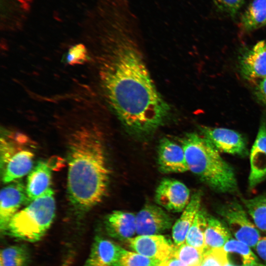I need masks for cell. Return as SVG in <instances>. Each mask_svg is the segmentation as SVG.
I'll use <instances>...</instances> for the list:
<instances>
[{
  "mask_svg": "<svg viewBox=\"0 0 266 266\" xmlns=\"http://www.w3.org/2000/svg\"><path fill=\"white\" fill-rule=\"evenodd\" d=\"M249 187L253 189L266 177V120L260 123L256 138L250 154Z\"/></svg>",
  "mask_w": 266,
  "mask_h": 266,
  "instance_id": "5bb4252c",
  "label": "cell"
},
{
  "mask_svg": "<svg viewBox=\"0 0 266 266\" xmlns=\"http://www.w3.org/2000/svg\"><path fill=\"white\" fill-rule=\"evenodd\" d=\"M255 93L258 99L266 105V77L258 81Z\"/></svg>",
  "mask_w": 266,
  "mask_h": 266,
  "instance_id": "4dcf8cb0",
  "label": "cell"
},
{
  "mask_svg": "<svg viewBox=\"0 0 266 266\" xmlns=\"http://www.w3.org/2000/svg\"><path fill=\"white\" fill-rule=\"evenodd\" d=\"M34 144L23 133L4 131L0 140L2 181L9 183L29 174L33 167Z\"/></svg>",
  "mask_w": 266,
  "mask_h": 266,
  "instance_id": "5b68a950",
  "label": "cell"
},
{
  "mask_svg": "<svg viewBox=\"0 0 266 266\" xmlns=\"http://www.w3.org/2000/svg\"><path fill=\"white\" fill-rule=\"evenodd\" d=\"M0 19L4 28L15 29L27 18L32 0H0Z\"/></svg>",
  "mask_w": 266,
  "mask_h": 266,
  "instance_id": "d6986e66",
  "label": "cell"
},
{
  "mask_svg": "<svg viewBox=\"0 0 266 266\" xmlns=\"http://www.w3.org/2000/svg\"><path fill=\"white\" fill-rule=\"evenodd\" d=\"M158 266H187L180 260L171 257L166 260L161 262Z\"/></svg>",
  "mask_w": 266,
  "mask_h": 266,
  "instance_id": "d6a6232c",
  "label": "cell"
},
{
  "mask_svg": "<svg viewBox=\"0 0 266 266\" xmlns=\"http://www.w3.org/2000/svg\"><path fill=\"white\" fill-rule=\"evenodd\" d=\"M239 69L246 80L255 82L266 77V40L258 42L239 59Z\"/></svg>",
  "mask_w": 266,
  "mask_h": 266,
  "instance_id": "4fadbf2b",
  "label": "cell"
},
{
  "mask_svg": "<svg viewBox=\"0 0 266 266\" xmlns=\"http://www.w3.org/2000/svg\"><path fill=\"white\" fill-rule=\"evenodd\" d=\"M67 193L71 204L86 212L101 201L110 171L102 135L95 127L81 126L69 138Z\"/></svg>",
  "mask_w": 266,
  "mask_h": 266,
  "instance_id": "7a4b0ae2",
  "label": "cell"
},
{
  "mask_svg": "<svg viewBox=\"0 0 266 266\" xmlns=\"http://www.w3.org/2000/svg\"><path fill=\"white\" fill-rule=\"evenodd\" d=\"M135 252L160 262L172 257L175 245L161 235H139L127 240Z\"/></svg>",
  "mask_w": 266,
  "mask_h": 266,
  "instance_id": "30bf717a",
  "label": "cell"
},
{
  "mask_svg": "<svg viewBox=\"0 0 266 266\" xmlns=\"http://www.w3.org/2000/svg\"><path fill=\"white\" fill-rule=\"evenodd\" d=\"M180 141L189 170L217 192L237 191V183L233 168L207 139L191 133H187Z\"/></svg>",
  "mask_w": 266,
  "mask_h": 266,
  "instance_id": "3957f363",
  "label": "cell"
},
{
  "mask_svg": "<svg viewBox=\"0 0 266 266\" xmlns=\"http://www.w3.org/2000/svg\"><path fill=\"white\" fill-rule=\"evenodd\" d=\"M125 249L113 241L96 236L84 266H114Z\"/></svg>",
  "mask_w": 266,
  "mask_h": 266,
  "instance_id": "9a60e30c",
  "label": "cell"
},
{
  "mask_svg": "<svg viewBox=\"0 0 266 266\" xmlns=\"http://www.w3.org/2000/svg\"><path fill=\"white\" fill-rule=\"evenodd\" d=\"M217 6L222 11L233 16L237 13L245 0H214Z\"/></svg>",
  "mask_w": 266,
  "mask_h": 266,
  "instance_id": "f546056e",
  "label": "cell"
},
{
  "mask_svg": "<svg viewBox=\"0 0 266 266\" xmlns=\"http://www.w3.org/2000/svg\"><path fill=\"white\" fill-rule=\"evenodd\" d=\"M55 212L54 193L50 188L13 216L6 232L21 240L38 241L50 228Z\"/></svg>",
  "mask_w": 266,
  "mask_h": 266,
  "instance_id": "277c9868",
  "label": "cell"
},
{
  "mask_svg": "<svg viewBox=\"0 0 266 266\" xmlns=\"http://www.w3.org/2000/svg\"><path fill=\"white\" fill-rule=\"evenodd\" d=\"M230 233L220 220L208 215L204 232L205 248L203 252L223 248L229 240Z\"/></svg>",
  "mask_w": 266,
  "mask_h": 266,
  "instance_id": "ffe728a7",
  "label": "cell"
},
{
  "mask_svg": "<svg viewBox=\"0 0 266 266\" xmlns=\"http://www.w3.org/2000/svg\"><path fill=\"white\" fill-rule=\"evenodd\" d=\"M130 14L115 8L98 22L106 45L99 74L107 101L121 123L132 132L146 134L163 124L170 108L128 30Z\"/></svg>",
  "mask_w": 266,
  "mask_h": 266,
  "instance_id": "6da1fadb",
  "label": "cell"
},
{
  "mask_svg": "<svg viewBox=\"0 0 266 266\" xmlns=\"http://www.w3.org/2000/svg\"><path fill=\"white\" fill-rule=\"evenodd\" d=\"M136 216V233L139 235L158 234L172 225V219L161 207L146 204Z\"/></svg>",
  "mask_w": 266,
  "mask_h": 266,
  "instance_id": "8fae6325",
  "label": "cell"
},
{
  "mask_svg": "<svg viewBox=\"0 0 266 266\" xmlns=\"http://www.w3.org/2000/svg\"><path fill=\"white\" fill-rule=\"evenodd\" d=\"M208 215L201 209L196 215L186 236L185 243L203 252L205 248L204 232Z\"/></svg>",
  "mask_w": 266,
  "mask_h": 266,
  "instance_id": "cb8c5ba5",
  "label": "cell"
},
{
  "mask_svg": "<svg viewBox=\"0 0 266 266\" xmlns=\"http://www.w3.org/2000/svg\"><path fill=\"white\" fill-rule=\"evenodd\" d=\"M52 168L47 162L39 161L29 173L26 185L28 202L40 197L50 188Z\"/></svg>",
  "mask_w": 266,
  "mask_h": 266,
  "instance_id": "e0dca14e",
  "label": "cell"
},
{
  "mask_svg": "<svg viewBox=\"0 0 266 266\" xmlns=\"http://www.w3.org/2000/svg\"><path fill=\"white\" fill-rule=\"evenodd\" d=\"M259 256L266 262V237L260 238L256 246Z\"/></svg>",
  "mask_w": 266,
  "mask_h": 266,
  "instance_id": "1f68e13d",
  "label": "cell"
},
{
  "mask_svg": "<svg viewBox=\"0 0 266 266\" xmlns=\"http://www.w3.org/2000/svg\"><path fill=\"white\" fill-rule=\"evenodd\" d=\"M30 261V250L24 244L10 246L0 251V266H28Z\"/></svg>",
  "mask_w": 266,
  "mask_h": 266,
  "instance_id": "603a6c76",
  "label": "cell"
},
{
  "mask_svg": "<svg viewBox=\"0 0 266 266\" xmlns=\"http://www.w3.org/2000/svg\"><path fill=\"white\" fill-rule=\"evenodd\" d=\"M105 226L111 237L127 240L136 233V216L131 212L115 210L106 217Z\"/></svg>",
  "mask_w": 266,
  "mask_h": 266,
  "instance_id": "2e32d148",
  "label": "cell"
},
{
  "mask_svg": "<svg viewBox=\"0 0 266 266\" xmlns=\"http://www.w3.org/2000/svg\"><path fill=\"white\" fill-rule=\"evenodd\" d=\"M241 23L247 31L266 25V0H254L243 14Z\"/></svg>",
  "mask_w": 266,
  "mask_h": 266,
  "instance_id": "7402d4cb",
  "label": "cell"
},
{
  "mask_svg": "<svg viewBox=\"0 0 266 266\" xmlns=\"http://www.w3.org/2000/svg\"><path fill=\"white\" fill-rule=\"evenodd\" d=\"M218 212L237 240L255 247L260 238L259 232L237 201L222 205L218 208Z\"/></svg>",
  "mask_w": 266,
  "mask_h": 266,
  "instance_id": "8992f818",
  "label": "cell"
},
{
  "mask_svg": "<svg viewBox=\"0 0 266 266\" xmlns=\"http://www.w3.org/2000/svg\"><path fill=\"white\" fill-rule=\"evenodd\" d=\"M201 135L207 139L220 152L245 156L247 154L246 141L244 136L233 130L200 126Z\"/></svg>",
  "mask_w": 266,
  "mask_h": 266,
  "instance_id": "ba28073f",
  "label": "cell"
},
{
  "mask_svg": "<svg viewBox=\"0 0 266 266\" xmlns=\"http://www.w3.org/2000/svg\"><path fill=\"white\" fill-rule=\"evenodd\" d=\"M88 53L86 46L81 43L72 46L66 55V62L70 65H81L87 61Z\"/></svg>",
  "mask_w": 266,
  "mask_h": 266,
  "instance_id": "f1b7e54d",
  "label": "cell"
},
{
  "mask_svg": "<svg viewBox=\"0 0 266 266\" xmlns=\"http://www.w3.org/2000/svg\"><path fill=\"white\" fill-rule=\"evenodd\" d=\"M224 266H235L232 264L230 263V262H227Z\"/></svg>",
  "mask_w": 266,
  "mask_h": 266,
  "instance_id": "e575fe53",
  "label": "cell"
},
{
  "mask_svg": "<svg viewBox=\"0 0 266 266\" xmlns=\"http://www.w3.org/2000/svg\"><path fill=\"white\" fill-rule=\"evenodd\" d=\"M19 179L9 183L1 190L0 229L1 233L6 232L12 218L24 203L28 202L26 186Z\"/></svg>",
  "mask_w": 266,
  "mask_h": 266,
  "instance_id": "9c48e42d",
  "label": "cell"
},
{
  "mask_svg": "<svg viewBox=\"0 0 266 266\" xmlns=\"http://www.w3.org/2000/svg\"><path fill=\"white\" fill-rule=\"evenodd\" d=\"M223 248L227 253L228 262L235 266H243L257 260L248 245L238 240L229 239Z\"/></svg>",
  "mask_w": 266,
  "mask_h": 266,
  "instance_id": "44dd1931",
  "label": "cell"
},
{
  "mask_svg": "<svg viewBox=\"0 0 266 266\" xmlns=\"http://www.w3.org/2000/svg\"><path fill=\"white\" fill-rule=\"evenodd\" d=\"M243 266H266L262 264L258 263L257 262H254L252 263L244 265Z\"/></svg>",
  "mask_w": 266,
  "mask_h": 266,
  "instance_id": "836d02e7",
  "label": "cell"
},
{
  "mask_svg": "<svg viewBox=\"0 0 266 266\" xmlns=\"http://www.w3.org/2000/svg\"><path fill=\"white\" fill-rule=\"evenodd\" d=\"M242 200L256 226L266 232V195H259Z\"/></svg>",
  "mask_w": 266,
  "mask_h": 266,
  "instance_id": "d4e9b609",
  "label": "cell"
},
{
  "mask_svg": "<svg viewBox=\"0 0 266 266\" xmlns=\"http://www.w3.org/2000/svg\"><path fill=\"white\" fill-rule=\"evenodd\" d=\"M203 252L186 243L174 246L172 257L180 260L187 266H198L202 258Z\"/></svg>",
  "mask_w": 266,
  "mask_h": 266,
  "instance_id": "484cf974",
  "label": "cell"
},
{
  "mask_svg": "<svg viewBox=\"0 0 266 266\" xmlns=\"http://www.w3.org/2000/svg\"><path fill=\"white\" fill-rule=\"evenodd\" d=\"M114 266H119L118 265V264H116V265H115Z\"/></svg>",
  "mask_w": 266,
  "mask_h": 266,
  "instance_id": "d590c367",
  "label": "cell"
},
{
  "mask_svg": "<svg viewBox=\"0 0 266 266\" xmlns=\"http://www.w3.org/2000/svg\"><path fill=\"white\" fill-rule=\"evenodd\" d=\"M201 197L200 191L194 193L191 197L189 203L174 224L172 236L175 246H178L185 243L188 232L196 214L200 209Z\"/></svg>",
  "mask_w": 266,
  "mask_h": 266,
  "instance_id": "ac0fdd59",
  "label": "cell"
},
{
  "mask_svg": "<svg viewBox=\"0 0 266 266\" xmlns=\"http://www.w3.org/2000/svg\"><path fill=\"white\" fill-rule=\"evenodd\" d=\"M228 262L227 255L223 247L204 251L198 266H224Z\"/></svg>",
  "mask_w": 266,
  "mask_h": 266,
  "instance_id": "83f0119b",
  "label": "cell"
},
{
  "mask_svg": "<svg viewBox=\"0 0 266 266\" xmlns=\"http://www.w3.org/2000/svg\"><path fill=\"white\" fill-rule=\"evenodd\" d=\"M160 263L138 253L125 250L117 264L119 266H158Z\"/></svg>",
  "mask_w": 266,
  "mask_h": 266,
  "instance_id": "4316f807",
  "label": "cell"
},
{
  "mask_svg": "<svg viewBox=\"0 0 266 266\" xmlns=\"http://www.w3.org/2000/svg\"></svg>",
  "mask_w": 266,
  "mask_h": 266,
  "instance_id": "8d00e7d4",
  "label": "cell"
},
{
  "mask_svg": "<svg viewBox=\"0 0 266 266\" xmlns=\"http://www.w3.org/2000/svg\"><path fill=\"white\" fill-rule=\"evenodd\" d=\"M190 192L182 182L171 178L163 179L155 194L157 204L175 212L183 211L190 202Z\"/></svg>",
  "mask_w": 266,
  "mask_h": 266,
  "instance_id": "52a82bcc",
  "label": "cell"
},
{
  "mask_svg": "<svg viewBox=\"0 0 266 266\" xmlns=\"http://www.w3.org/2000/svg\"><path fill=\"white\" fill-rule=\"evenodd\" d=\"M158 164L164 173L189 171L184 149L181 145L167 138L162 139L158 148Z\"/></svg>",
  "mask_w": 266,
  "mask_h": 266,
  "instance_id": "7c38bea8",
  "label": "cell"
}]
</instances>
